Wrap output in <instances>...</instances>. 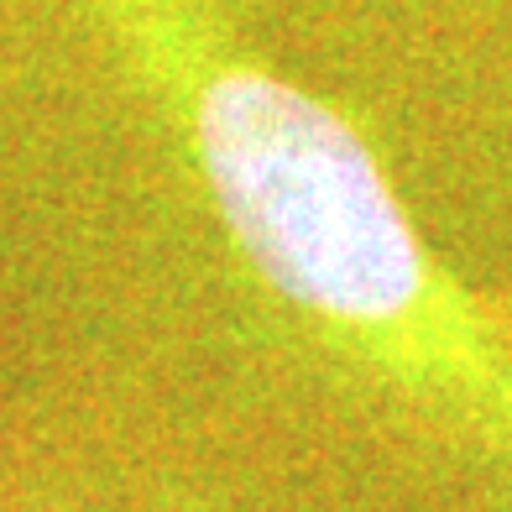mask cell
<instances>
[{
  "label": "cell",
  "mask_w": 512,
  "mask_h": 512,
  "mask_svg": "<svg viewBox=\"0 0 512 512\" xmlns=\"http://www.w3.org/2000/svg\"><path fill=\"white\" fill-rule=\"evenodd\" d=\"M241 272L345 382L512 512V304L439 256L335 105L241 37L225 0H89Z\"/></svg>",
  "instance_id": "1"
}]
</instances>
